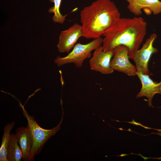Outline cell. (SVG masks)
<instances>
[{
  "label": "cell",
  "instance_id": "obj_2",
  "mask_svg": "<svg viewBox=\"0 0 161 161\" xmlns=\"http://www.w3.org/2000/svg\"><path fill=\"white\" fill-rule=\"evenodd\" d=\"M82 36L98 38L120 18L114 3L110 0H97L80 13Z\"/></svg>",
  "mask_w": 161,
  "mask_h": 161
},
{
  "label": "cell",
  "instance_id": "obj_11",
  "mask_svg": "<svg viewBox=\"0 0 161 161\" xmlns=\"http://www.w3.org/2000/svg\"><path fill=\"white\" fill-rule=\"evenodd\" d=\"M19 144L22 153V160L32 161L31 153L33 146V140L30 130L27 126L20 127L16 131Z\"/></svg>",
  "mask_w": 161,
  "mask_h": 161
},
{
  "label": "cell",
  "instance_id": "obj_14",
  "mask_svg": "<svg viewBox=\"0 0 161 161\" xmlns=\"http://www.w3.org/2000/svg\"><path fill=\"white\" fill-rule=\"evenodd\" d=\"M52 2L54 3L52 7L48 10V12L54 14L52 20L55 23L60 24L63 23L66 20V17L67 15H62L60 11V7L61 0H49Z\"/></svg>",
  "mask_w": 161,
  "mask_h": 161
},
{
  "label": "cell",
  "instance_id": "obj_5",
  "mask_svg": "<svg viewBox=\"0 0 161 161\" xmlns=\"http://www.w3.org/2000/svg\"><path fill=\"white\" fill-rule=\"evenodd\" d=\"M157 36L155 33L151 34L146 39L141 48L135 51L130 58L134 61L137 71L146 75H149L150 73L148 68L149 60L151 55L158 51V49L153 46Z\"/></svg>",
  "mask_w": 161,
  "mask_h": 161
},
{
  "label": "cell",
  "instance_id": "obj_1",
  "mask_svg": "<svg viewBox=\"0 0 161 161\" xmlns=\"http://www.w3.org/2000/svg\"><path fill=\"white\" fill-rule=\"evenodd\" d=\"M147 24L142 17L123 18L117 20L103 35L102 46L107 52L117 46L123 45L128 49L130 59L139 49L146 34Z\"/></svg>",
  "mask_w": 161,
  "mask_h": 161
},
{
  "label": "cell",
  "instance_id": "obj_9",
  "mask_svg": "<svg viewBox=\"0 0 161 161\" xmlns=\"http://www.w3.org/2000/svg\"><path fill=\"white\" fill-rule=\"evenodd\" d=\"M136 75L139 79L142 88L136 98L146 97L148 98V104L149 107L152 106V100L154 95L156 94H161V80L159 83L154 82L149 77L148 75L136 71Z\"/></svg>",
  "mask_w": 161,
  "mask_h": 161
},
{
  "label": "cell",
  "instance_id": "obj_3",
  "mask_svg": "<svg viewBox=\"0 0 161 161\" xmlns=\"http://www.w3.org/2000/svg\"><path fill=\"white\" fill-rule=\"evenodd\" d=\"M23 114L27 119L28 124L27 126L29 128L33 140V146L31 153L32 161L35 155L40 152L44 145L51 137L54 135L60 129L63 120L64 112L62 109V115L60 122L57 126L50 129L41 128L38 124L34 117L30 115L21 103Z\"/></svg>",
  "mask_w": 161,
  "mask_h": 161
},
{
  "label": "cell",
  "instance_id": "obj_15",
  "mask_svg": "<svg viewBox=\"0 0 161 161\" xmlns=\"http://www.w3.org/2000/svg\"><path fill=\"white\" fill-rule=\"evenodd\" d=\"M153 134H157L159 136H160L161 137V132H157V133H152ZM143 158H143L145 160H146L147 159H149V158H151V159H158V160H161V157H159V158H147V157H142Z\"/></svg>",
  "mask_w": 161,
  "mask_h": 161
},
{
  "label": "cell",
  "instance_id": "obj_10",
  "mask_svg": "<svg viewBox=\"0 0 161 161\" xmlns=\"http://www.w3.org/2000/svg\"><path fill=\"white\" fill-rule=\"evenodd\" d=\"M128 3L127 8L129 11L136 16L142 14V10L154 15L161 13V1L159 0H126Z\"/></svg>",
  "mask_w": 161,
  "mask_h": 161
},
{
  "label": "cell",
  "instance_id": "obj_13",
  "mask_svg": "<svg viewBox=\"0 0 161 161\" xmlns=\"http://www.w3.org/2000/svg\"><path fill=\"white\" fill-rule=\"evenodd\" d=\"M15 122L7 123L4 127L1 145L0 148V161H8L7 158V148L11 130L14 127Z\"/></svg>",
  "mask_w": 161,
  "mask_h": 161
},
{
  "label": "cell",
  "instance_id": "obj_6",
  "mask_svg": "<svg viewBox=\"0 0 161 161\" xmlns=\"http://www.w3.org/2000/svg\"><path fill=\"white\" fill-rule=\"evenodd\" d=\"M113 51V58L110 64L112 69L129 76L136 75L137 70L135 66L129 60L128 48L124 45H120L116 47Z\"/></svg>",
  "mask_w": 161,
  "mask_h": 161
},
{
  "label": "cell",
  "instance_id": "obj_8",
  "mask_svg": "<svg viewBox=\"0 0 161 161\" xmlns=\"http://www.w3.org/2000/svg\"><path fill=\"white\" fill-rule=\"evenodd\" d=\"M81 37H83L81 25L77 23H75L68 29L61 31L57 45L58 52H69Z\"/></svg>",
  "mask_w": 161,
  "mask_h": 161
},
{
  "label": "cell",
  "instance_id": "obj_4",
  "mask_svg": "<svg viewBox=\"0 0 161 161\" xmlns=\"http://www.w3.org/2000/svg\"><path fill=\"white\" fill-rule=\"evenodd\" d=\"M103 38L101 37L95 39L86 44L78 43L75 45L72 50L66 56L57 57L54 60L58 66L72 63L77 68L81 67L84 61L90 58L92 51L101 45Z\"/></svg>",
  "mask_w": 161,
  "mask_h": 161
},
{
  "label": "cell",
  "instance_id": "obj_12",
  "mask_svg": "<svg viewBox=\"0 0 161 161\" xmlns=\"http://www.w3.org/2000/svg\"><path fill=\"white\" fill-rule=\"evenodd\" d=\"M8 161H20L22 160V153L17 137L15 134H10L7 148Z\"/></svg>",
  "mask_w": 161,
  "mask_h": 161
},
{
  "label": "cell",
  "instance_id": "obj_7",
  "mask_svg": "<svg viewBox=\"0 0 161 161\" xmlns=\"http://www.w3.org/2000/svg\"><path fill=\"white\" fill-rule=\"evenodd\" d=\"M89 61L90 69L105 75L113 72L110 66L111 59L113 55V50L105 52L101 45L95 50Z\"/></svg>",
  "mask_w": 161,
  "mask_h": 161
}]
</instances>
